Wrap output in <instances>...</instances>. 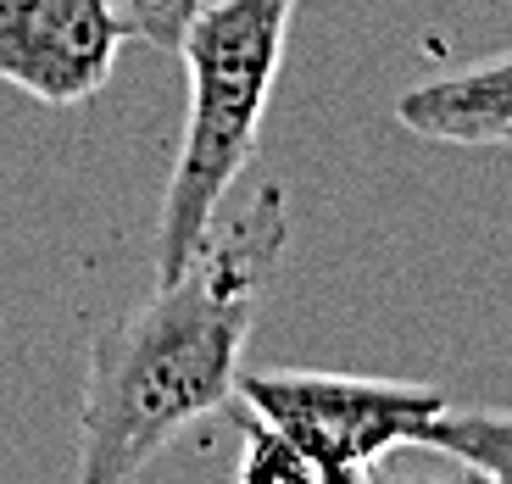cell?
I'll use <instances>...</instances> for the list:
<instances>
[{"label":"cell","mask_w":512,"mask_h":484,"mask_svg":"<svg viewBox=\"0 0 512 484\" xmlns=\"http://www.w3.org/2000/svg\"><path fill=\"white\" fill-rule=\"evenodd\" d=\"M234 484H373V468L334 462V457H323V451L290 440V434L273 429V423H262L256 412H245Z\"/></svg>","instance_id":"8992f818"},{"label":"cell","mask_w":512,"mask_h":484,"mask_svg":"<svg viewBox=\"0 0 512 484\" xmlns=\"http://www.w3.org/2000/svg\"><path fill=\"white\" fill-rule=\"evenodd\" d=\"M117 17H123L128 39H145L156 51H179L190 17L201 12V0H112Z\"/></svg>","instance_id":"ba28073f"},{"label":"cell","mask_w":512,"mask_h":484,"mask_svg":"<svg viewBox=\"0 0 512 484\" xmlns=\"http://www.w3.org/2000/svg\"><path fill=\"white\" fill-rule=\"evenodd\" d=\"M384 462H390V468L373 473V484H485L474 468H462L457 457H446V451H435V446H401Z\"/></svg>","instance_id":"9c48e42d"},{"label":"cell","mask_w":512,"mask_h":484,"mask_svg":"<svg viewBox=\"0 0 512 484\" xmlns=\"http://www.w3.org/2000/svg\"><path fill=\"white\" fill-rule=\"evenodd\" d=\"M112 0H0V78L39 106H84L123 51Z\"/></svg>","instance_id":"277c9868"},{"label":"cell","mask_w":512,"mask_h":484,"mask_svg":"<svg viewBox=\"0 0 512 484\" xmlns=\"http://www.w3.org/2000/svg\"><path fill=\"white\" fill-rule=\"evenodd\" d=\"M423 446L457 457L485 484H512V412H440Z\"/></svg>","instance_id":"52a82bcc"},{"label":"cell","mask_w":512,"mask_h":484,"mask_svg":"<svg viewBox=\"0 0 512 484\" xmlns=\"http://www.w3.org/2000/svg\"><path fill=\"white\" fill-rule=\"evenodd\" d=\"M295 6L301 0H212L184 28L179 56L190 73V112L156 223V279H173L201 256L223 195L251 167L284 73Z\"/></svg>","instance_id":"7a4b0ae2"},{"label":"cell","mask_w":512,"mask_h":484,"mask_svg":"<svg viewBox=\"0 0 512 484\" xmlns=\"http://www.w3.org/2000/svg\"><path fill=\"white\" fill-rule=\"evenodd\" d=\"M396 123L418 140L462 145V151H496L512 145V56L479 62L468 73L429 78L396 101Z\"/></svg>","instance_id":"5b68a950"},{"label":"cell","mask_w":512,"mask_h":484,"mask_svg":"<svg viewBox=\"0 0 512 484\" xmlns=\"http://www.w3.org/2000/svg\"><path fill=\"white\" fill-rule=\"evenodd\" d=\"M240 401L262 423L290 440L323 451L334 462L373 468L401 446H423L435 429L446 395L435 384L407 379H362V373H312V368H268L240 373Z\"/></svg>","instance_id":"3957f363"},{"label":"cell","mask_w":512,"mask_h":484,"mask_svg":"<svg viewBox=\"0 0 512 484\" xmlns=\"http://www.w3.org/2000/svg\"><path fill=\"white\" fill-rule=\"evenodd\" d=\"M290 245L284 190L268 184L201 245L184 273L156 279L90 340L78 395V473L73 484L140 479L190 423L229 407L262 290Z\"/></svg>","instance_id":"6da1fadb"}]
</instances>
